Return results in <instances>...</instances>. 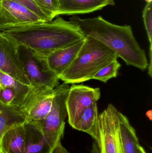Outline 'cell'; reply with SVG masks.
I'll use <instances>...</instances> for the list:
<instances>
[{
    "label": "cell",
    "mask_w": 152,
    "mask_h": 153,
    "mask_svg": "<svg viewBox=\"0 0 152 153\" xmlns=\"http://www.w3.org/2000/svg\"><path fill=\"white\" fill-rule=\"evenodd\" d=\"M51 153H70L62 146L61 141H59Z\"/></svg>",
    "instance_id": "obj_24"
},
{
    "label": "cell",
    "mask_w": 152,
    "mask_h": 153,
    "mask_svg": "<svg viewBox=\"0 0 152 153\" xmlns=\"http://www.w3.org/2000/svg\"><path fill=\"white\" fill-rule=\"evenodd\" d=\"M147 3L152 2V0H145Z\"/></svg>",
    "instance_id": "obj_26"
},
{
    "label": "cell",
    "mask_w": 152,
    "mask_h": 153,
    "mask_svg": "<svg viewBox=\"0 0 152 153\" xmlns=\"http://www.w3.org/2000/svg\"><path fill=\"white\" fill-rule=\"evenodd\" d=\"M0 153H4L3 152H1V149H0Z\"/></svg>",
    "instance_id": "obj_28"
},
{
    "label": "cell",
    "mask_w": 152,
    "mask_h": 153,
    "mask_svg": "<svg viewBox=\"0 0 152 153\" xmlns=\"http://www.w3.org/2000/svg\"><path fill=\"white\" fill-rule=\"evenodd\" d=\"M54 95V89L49 90L20 106L19 109L28 122L43 120L51 110Z\"/></svg>",
    "instance_id": "obj_13"
},
{
    "label": "cell",
    "mask_w": 152,
    "mask_h": 153,
    "mask_svg": "<svg viewBox=\"0 0 152 153\" xmlns=\"http://www.w3.org/2000/svg\"><path fill=\"white\" fill-rule=\"evenodd\" d=\"M0 71L20 82L30 85L18 53V46L0 32Z\"/></svg>",
    "instance_id": "obj_9"
},
{
    "label": "cell",
    "mask_w": 152,
    "mask_h": 153,
    "mask_svg": "<svg viewBox=\"0 0 152 153\" xmlns=\"http://www.w3.org/2000/svg\"><path fill=\"white\" fill-rule=\"evenodd\" d=\"M117 54L100 41L86 36L76 59L59 76L65 84H78L93 79L102 68L115 59Z\"/></svg>",
    "instance_id": "obj_3"
},
{
    "label": "cell",
    "mask_w": 152,
    "mask_h": 153,
    "mask_svg": "<svg viewBox=\"0 0 152 153\" xmlns=\"http://www.w3.org/2000/svg\"><path fill=\"white\" fill-rule=\"evenodd\" d=\"M24 127L25 153H51L64 135L44 134L32 122L26 121Z\"/></svg>",
    "instance_id": "obj_10"
},
{
    "label": "cell",
    "mask_w": 152,
    "mask_h": 153,
    "mask_svg": "<svg viewBox=\"0 0 152 153\" xmlns=\"http://www.w3.org/2000/svg\"><path fill=\"white\" fill-rule=\"evenodd\" d=\"M101 98L99 88L73 84L69 87L66 100L68 122L74 128L84 111Z\"/></svg>",
    "instance_id": "obj_7"
},
{
    "label": "cell",
    "mask_w": 152,
    "mask_h": 153,
    "mask_svg": "<svg viewBox=\"0 0 152 153\" xmlns=\"http://www.w3.org/2000/svg\"><path fill=\"white\" fill-rule=\"evenodd\" d=\"M120 67L121 65L117 59H115L100 70L93 76V79L106 83L111 78L117 77Z\"/></svg>",
    "instance_id": "obj_20"
},
{
    "label": "cell",
    "mask_w": 152,
    "mask_h": 153,
    "mask_svg": "<svg viewBox=\"0 0 152 153\" xmlns=\"http://www.w3.org/2000/svg\"><path fill=\"white\" fill-rule=\"evenodd\" d=\"M137 153H146L145 149L141 145L138 147Z\"/></svg>",
    "instance_id": "obj_25"
},
{
    "label": "cell",
    "mask_w": 152,
    "mask_h": 153,
    "mask_svg": "<svg viewBox=\"0 0 152 153\" xmlns=\"http://www.w3.org/2000/svg\"><path fill=\"white\" fill-rule=\"evenodd\" d=\"M0 81L1 87H10L14 90L16 96L12 106L19 108L31 89V86L20 82L1 71Z\"/></svg>",
    "instance_id": "obj_18"
},
{
    "label": "cell",
    "mask_w": 152,
    "mask_h": 153,
    "mask_svg": "<svg viewBox=\"0 0 152 153\" xmlns=\"http://www.w3.org/2000/svg\"><path fill=\"white\" fill-rule=\"evenodd\" d=\"M99 115L97 102H95L84 111L74 129L90 135L97 143L99 138Z\"/></svg>",
    "instance_id": "obj_16"
},
{
    "label": "cell",
    "mask_w": 152,
    "mask_h": 153,
    "mask_svg": "<svg viewBox=\"0 0 152 153\" xmlns=\"http://www.w3.org/2000/svg\"><path fill=\"white\" fill-rule=\"evenodd\" d=\"M26 121V117L18 108L7 106L0 102V142L7 131Z\"/></svg>",
    "instance_id": "obj_17"
},
{
    "label": "cell",
    "mask_w": 152,
    "mask_h": 153,
    "mask_svg": "<svg viewBox=\"0 0 152 153\" xmlns=\"http://www.w3.org/2000/svg\"><path fill=\"white\" fill-rule=\"evenodd\" d=\"M118 115L122 153H137L140 145L135 130L125 115L119 111Z\"/></svg>",
    "instance_id": "obj_15"
},
{
    "label": "cell",
    "mask_w": 152,
    "mask_h": 153,
    "mask_svg": "<svg viewBox=\"0 0 152 153\" xmlns=\"http://www.w3.org/2000/svg\"><path fill=\"white\" fill-rule=\"evenodd\" d=\"M57 16L86 14L114 5V0H58Z\"/></svg>",
    "instance_id": "obj_12"
},
{
    "label": "cell",
    "mask_w": 152,
    "mask_h": 153,
    "mask_svg": "<svg viewBox=\"0 0 152 153\" xmlns=\"http://www.w3.org/2000/svg\"><path fill=\"white\" fill-rule=\"evenodd\" d=\"M85 39L58 49L46 56H39L35 55L44 63L48 70L59 77L76 59L84 43Z\"/></svg>",
    "instance_id": "obj_11"
},
{
    "label": "cell",
    "mask_w": 152,
    "mask_h": 153,
    "mask_svg": "<svg viewBox=\"0 0 152 153\" xmlns=\"http://www.w3.org/2000/svg\"><path fill=\"white\" fill-rule=\"evenodd\" d=\"M70 21L76 24L85 36L100 41L114 51L128 66L145 71L149 65L145 51L139 45L129 25H115L101 16L80 19L74 16Z\"/></svg>",
    "instance_id": "obj_2"
},
{
    "label": "cell",
    "mask_w": 152,
    "mask_h": 153,
    "mask_svg": "<svg viewBox=\"0 0 152 153\" xmlns=\"http://www.w3.org/2000/svg\"><path fill=\"white\" fill-rule=\"evenodd\" d=\"M18 53L31 86L21 105L47 91L54 89L59 85L60 79L58 75L48 70L29 48L18 46Z\"/></svg>",
    "instance_id": "obj_4"
},
{
    "label": "cell",
    "mask_w": 152,
    "mask_h": 153,
    "mask_svg": "<svg viewBox=\"0 0 152 153\" xmlns=\"http://www.w3.org/2000/svg\"><path fill=\"white\" fill-rule=\"evenodd\" d=\"M118 112L109 104L99 115L97 144L101 153H122Z\"/></svg>",
    "instance_id": "obj_5"
},
{
    "label": "cell",
    "mask_w": 152,
    "mask_h": 153,
    "mask_svg": "<svg viewBox=\"0 0 152 153\" xmlns=\"http://www.w3.org/2000/svg\"><path fill=\"white\" fill-rule=\"evenodd\" d=\"M69 87L68 84L63 83L55 87L51 108L48 115L43 120L32 121L44 134L64 132L65 120L68 117L66 100Z\"/></svg>",
    "instance_id": "obj_6"
},
{
    "label": "cell",
    "mask_w": 152,
    "mask_h": 153,
    "mask_svg": "<svg viewBox=\"0 0 152 153\" xmlns=\"http://www.w3.org/2000/svg\"><path fill=\"white\" fill-rule=\"evenodd\" d=\"M143 19L150 42V63L148 65L149 74L152 76V3L146 4L143 11Z\"/></svg>",
    "instance_id": "obj_19"
},
{
    "label": "cell",
    "mask_w": 152,
    "mask_h": 153,
    "mask_svg": "<svg viewBox=\"0 0 152 153\" xmlns=\"http://www.w3.org/2000/svg\"><path fill=\"white\" fill-rule=\"evenodd\" d=\"M43 22L26 6L12 0H0V31Z\"/></svg>",
    "instance_id": "obj_8"
},
{
    "label": "cell",
    "mask_w": 152,
    "mask_h": 153,
    "mask_svg": "<svg viewBox=\"0 0 152 153\" xmlns=\"http://www.w3.org/2000/svg\"><path fill=\"white\" fill-rule=\"evenodd\" d=\"M1 81H0V90H1Z\"/></svg>",
    "instance_id": "obj_27"
},
{
    "label": "cell",
    "mask_w": 152,
    "mask_h": 153,
    "mask_svg": "<svg viewBox=\"0 0 152 153\" xmlns=\"http://www.w3.org/2000/svg\"><path fill=\"white\" fill-rule=\"evenodd\" d=\"M16 2L21 4L30 9L37 14L44 22L51 21L52 19L43 10H42L34 0H12Z\"/></svg>",
    "instance_id": "obj_22"
},
{
    "label": "cell",
    "mask_w": 152,
    "mask_h": 153,
    "mask_svg": "<svg viewBox=\"0 0 152 153\" xmlns=\"http://www.w3.org/2000/svg\"><path fill=\"white\" fill-rule=\"evenodd\" d=\"M52 19L57 17L59 8L58 0H34Z\"/></svg>",
    "instance_id": "obj_21"
},
{
    "label": "cell",
    "mask_w": 152,
    "mask_h": 153,
    "mask_svg": "<svg viewBox=\"0 0 152 153\" xmlns=\"http://www.w3.org/2000/svg\"><path fill=\"white\" fill-rule=\"evenodd\" d=\"M0 31L18 46L25 47L37 56H44L85 39L78 26L61 17Z\"/></svg>",
    "instance_id": "obj_1"
},
{
    "label": "cell",
    "mask_w": 152,
    "mask_h": 153,
    "mask_svg": "<svg viewBox=\"0 0 152 153\" xmlns=\"http://www.w3.org/2000/svg\"><path fill=\"white\" fill-rule=\"evenodd\" d=\"M15 96V91L10 87H1L0 90V102L4 105L12 106Z\"/></svg>",
    "instance_id": "obj_23"
},
{
    "label": "cell",
    "mask_w": 152,
    "mask_h": 153,
    "mask_svg": "<svg viewBox=\"0 0 152 153\" xmlns=\"http://www.w3.org/2000/svg\"><path fill=\"white\" fill-rule=\"evenodd\" d=\"M24 124L7 131L0 142V149L4 153H25Z\"/></svg>",
    "instance_id": "obj_14"
}]
</instances>
